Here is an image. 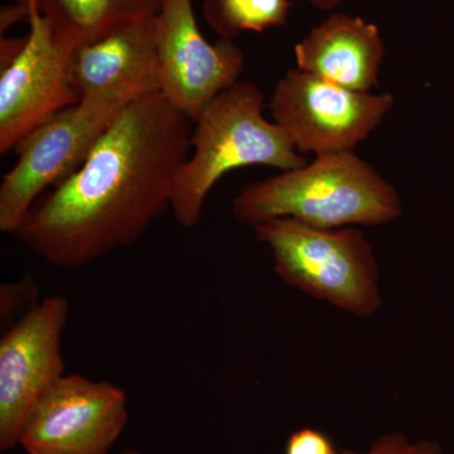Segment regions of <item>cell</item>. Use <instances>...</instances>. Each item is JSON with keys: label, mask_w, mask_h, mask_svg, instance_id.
Returning <instances> with one entry per match:
<instances>
[{"label": "cell", "mask_w": 454, "mask_h": 454, "mask_svg": "<svg viewBox=\"0 0 454 454\" xmlns=\"http://www.w3.org/2000/svg\"><path fill=\"white\" fill-rule=\"evenodd\" d=\"M192 124L162 92L130 101L85 163L33 205L14 238L68 270L138 243L170 208Z\"/></svg>", "instance_id": "1"}, {"label": "cell", "mask_w": 454, "mask_h": 454, "mask_svg": "<svg viewBox=\"0 0 454 454\" xmlns=\"http://www.w3.org/2000/svg\"><path fill=\"white\" fill-rule=\"evenodd\" d=\"M402 211L393 184L355 152L317 155L301 168L244 187L232 202L236 220L253 227L276 219L318 229L378 226Z\"/></svg>", "instance_id": "2"}, {"label": "cell", "mask_w": 454, "mask_h": 454, "mask_svg": "<svg viewBox=\"0 0 454 454\" xmlns=\"http://www.w3.org/2000/svg\"><path fill=\"white\" fill-rule=\"evenodd\" d=\"M264 100L256 83L239 80L200 114L170 202L179 225L192 229L200 223L208 193L231 170L265 166L286 172L306 166L286 131L265 118Z\"/></svg>", "instance_id": "3"}, {"label": "cell", "mask_w": 454, "mask_h": 454, "mask_svg": "<svg viewBox=\"0 0 454 454\" xmlns=\"http://www.w3.org/2000/svg\"><path fill=\"white\" fill-rule=\"evenodd\" d=\"M254 230L284 283L349 315L370 317L381 309L380 270L372 244L356 227L318 229L276 219Z\"/></svg>", "instance_id": "4"}, {"label": "cell", "mask_w": 454, "mask_h": 454, "mask_svg": "<svg viewBox=\"0 0 454 454\" xmlns=\"http://www.w3.org/2000/svg\"><path fill=\"white\" fill-rule=\"evenodd\" d=\"M130 101L82 98L42 122L14 151L18 160L0 186V230L14 235L35 202L85 163L90 152Z\"/></svg>", "instance_id": "5"}, {"label": "cell", "mask_w": 454, "mask_h": 454, "mask_svg": "<svg viewBox=\"0 0 454 454\" xmlns=\"http://www.w3.org/2000/svg\"><path fill=\"white\" fill-rule=\"evenodd\" d=\"M393 104L387 92L354 91L295 67L278 80L269 109L297 151L317 157L354 152Z\"/></svg>", "instance_id": "6"}, {"label": "cell", "mask_w": 454, "mask_h": 454, "mask_svg": "<svg viewBox=\"0 0 454 454\" xmlns=\"http://www.w3.org/2000/svg\"><path fill=\"white\" fill-rule=\"evenodd\" d=\"M25 4V3H23ZM22 47L0 74V154L14 151L20 139L66 107L79 103L73 59L79 43L62 37L33 5Z\"/></svg>", "instance_id": "7"}, {"label": "cell", "mask_w": 454, "mask_h": 454, "mask_svg": "<svg viewBox=\"0 0 454 454\" xmlns=\"http://www.w3.org/2000/svg\"><path fill=\"white\" fill-rule=\"evenodd\" d=\"M70 316L64 295H50L20 317L0 340V450L18 446L42 397L64 378L62 334Z\"/></svg>", "instance_id": "8"}, {"label": "cell", "mask_w": 454, "mask_h": 454, "mask_svg": "<svg viewBox=\"0 0 454 454\" xmlns=\"http://www.w3.org/2000/svg\"><path fill=\"white\" fill-rule=\"evenodd\" d=\"M128 419L121 387L65 375L33 409L20 444L28 454H107Z\"/></svg>", "instance_id": "9"}, {"label": "cell", "mask_w": 454, "mask_h": 454, "mask_svg": "<svg viewBox=\"0 0 454 454\" xmlns=\"http://www.w3.org/2000/svg\"><path fill=\"white\" fill-rule=\"evenodd\" d=\"M155 22L160 92L195 122L217 95L239 82L245 66L243 50L232 40H206L192 0H163Z\"/></svg>", "instance_id": "10"}, {"label": "cell", "mask_w": 454, "mask_h": 454, "mask_svg": "<svg viewBox=\"0 0 454 454\" xmlns=\"http://www.w3.org/2000/svg\"><path fill=\"white\" fill-rule=\"evenodd\" d=\"M73 80L80 100L133 101L160 92L155 16L134 20L79 44L74 53Z\"/></svg>", "instance_id": "11"}, {"label": "cell", "mask_w": 454, "mask_h": 454, "mask_svg": "<svg viewBox=\"0 0 454 454\" xmlns=\"http://www.w3.org/2000/svg\"><path fill=\"white\" fill-rule=\"evenodd\" d=\"M384 55L378 26L343 13L331 14L294 46L298 68L361 92L378 85Z\"/></svg>", "instance_id": "12"}, {"label": "cell", "mask_w": 454, "mask_h": 454, "mask_svg": "<svg viewBox=\"0 0 454 454\" xmlns=\"http://www.w3.org/2000/svg\"><path fill=\"white\" fill-rule=\"evenodd\" d=\"M31 4L62 37L82 44L134 20L157 16L163 0H16Z\"/></svg>", "instance_id": "13"}, {"label": "cell", "mask_w": 454, "mask_h": 454, "mask_svg": "<svg viewBox=\"0 0 454 454\" xmlns=\"http://www.w3.org/2000/svg\"><path fill=\"white\" fill-rule=\"evenodd\" d=\"M293 5L291 0H203L202 13L220 38L234 41L244 32L286 26Z\"/></svg>", "instance_id": "14"}, {"label": "cell", "mask_w": 454, "mask_h": 454, "mask_svg": "<svg viewBox=\"0 0 454 454\" xmlns=\"http://www.w3.org/2000/svg\"><path fill=\"white\" fill-rule=\"evenodd\" d=\"M40 288L31 277L18 282L3 284L0 288V317L2 324H8L20 313L28 312L38 303Z\"/></svg>", "instance_id": "15"}, {"label": "cell", "mask_w": 454, "mask_h": 454, "mask_svg": "<svg viewBox=\"0 0 454 454\" xmlns=\"http://www.w3.org/2000/svg\"><path fill=\"white\" fill-rule=\"evenodd\" d=\"M348 454H443L441 444L432 441L411 442L402 433L381 435L365 452Z\"/></svg>", "instance_id": "16"}, {"label": "cell", "mask_w": 454, "mask_h": 454, "mask_svg": "<svg viewBox=\"0 0 454 454\" xmlns=\"http://www.w3.org/2000/svg\"><path fill=\"white\" fill-rule=\"evenodd\" d=\"M333 441L321 430L301 428L292 433L286 441V454H333Z\"/></svg>", "instance_id": "17"}, {"label": "cell", "mask_w": 454, "mask_h": 454, "mask_svg": "<svg viewBox=\"0 0 454 454\" xmlns=\"http://www.w3.org/2000/svg\"><path fill=\"white\" fill-rule=\"evenodd\" d=\"M309 2L317 9H321V11H331V9L339 7V5L342 4L345 0H309Z\"/></svg>", "instance_id": "18"}, {"label": "cell", "mask_w": 454, "mask_h": 454, "mask_svg": "<svg viewBox=\"0 0 454 454\" xmlns=\"http://www.w3.org/2000/svg\"><path fill=\"white\" fill-rule=\"evenodd\" d=\"M121 454H142V453L138 452V450H127V452H124Z\"/></svg>", "instance_id": "19"}, {"label": "cell", "mask_w": 454, "mask_h": 454, "mask_svg": "<svg viewBox=\"0 0 454 454\" xmlns=\"http://www.w3.org/2000/svg\"><path fill=\"white\" fill-rule=\"evenodd\" d=\"M333 454H348V450H342V452H334Z\"/></svg>", "instance_id": "20"}]
</instances>
